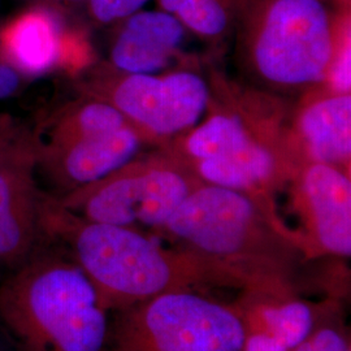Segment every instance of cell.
I'll return each instance as SVG.
<instances>
[{
    "mask_svg": "<svg viewBox=\"0 0 351 351\" xmlns=\"http://www.w3.org/2000/svg\"><path fill=\"white\" fill-rule=\"evenodd\" d=\"M159 233L242 291L297 295L308 259L274 198L207 184L190 193Z\"/></svg>",
    "mask_w": 351,
    "mask_h": 351,
    "instance_id": "cell-1",
    "label": "cell"
},
{
    "mask_svg": "<svg viewBox=\"0 0 351 351\" xmlns=\"http://www.w3.org/2000/svg\"><path fill=\"white\" fill-rule=\"evenodd\" d=\"M40 226L45 242L66 251L114 313L177 290L233 288L211 265L175 246L167 247L147 232L93 223L43 194Z\"/></svg>",
    "mask_w": 351,
    "mask_h": 351,
    "instance_id": "cell-2",
    "label": "cell"
},
{
    "mask_svg": "<svg viewBox=\"0 0 351 351\" xmlns=\"http://www.w3.org/2000/svg\"><path fill=\"white\" fill-rule=\"evenodd\" d=\"M351 30L350 0H242L233 40L241 81L274 99L326 86L330 64Z\"/></svg>",
    "mask_w": 351,
    "mask_h": 351,
    "instance_id": "cell-3",
    "label": "cell"
},
{
    "mask_svg": "<svg viewBox=\"0 0 351 351\" xmlns=\"http://www.w3.org/2000/svg\"><path fill=\"white\" fill-rule=\"evenodd\" d=\"M108 314L84 271L51 242L0 278V333L13 351H107Z\"/></svg>",
    "mask_w": 351,
    "mask_h": 351,
    "instance_id": "cell-4",
    "label": "cell"
},
{
    "mask_svg": "<svg viewBox=\"0 0 351 351\" xmlns=\"http://www.w3.org/2000/svg\"><path fill=\"white\" fill-rule=\"evenodd\" d=\"M201 184L188 162L171 149L137 156L99 181L56 198L88 221L159 232Z\"/></svg>",
    "mask_w": 351,
    "mask_h": 351,
    "instance_id": "cell-5",
    "label": "cell"
},
{
    "mask_svg": "<svg viewBox=\"0 0 351 351\" xmlns=\"http://www.w3.org/2000/svg\"><path fill=\"white\" fill-rule=\"evenodd\" d=\"M107 351H242L236 306L177 290L113 313Z\"/></svg>",
    "mask_w": 351,
    "mask_h": 351,
    "instance_id": "cell-6",
    "label": "cell"
},
{
    "mask_svg": "<svg viewBox=\"0 0 351 351\" xmlns=\"http://www.w3.org/2000/svg\"><path fill=\"white\" fill-rule=\"evenodd\" d=\"M84 93L111 103L146 139L167 141L198 125L208 110L211 85L191 69L125 75L98 68Z\"/></svg>",
    "mask_w": 351,
    "mask_h": 351,
    "instance_id": "cell-7",
    "label": "cell"
},
{
    "mask_svg": "<svg viewBox=\"0 0 351 351\" xmlns=\"http://www.w3.org/2000/svg\"><path fill=\"white\" fill-rule=\"evenodd\" d=\"M291 185L295 232L308 259L350 258V169L332 164L302 163Z\"/></svg>",
    "mask_w": 351,
    "mask_h": 351,
    "instance_id": "cell-8",
    "label": "cell"
},
{
    "mask_svg": "<svg viewBox=\"0 0 351 351\" xmlns=\"http://www.w3.org/2000/svg\"><path fill=\"white\" fill-rule=\"evenodd\" d=\"M30 137L0 158V271L16 268L45 242L40 226L43 194L37 186Z\"/></svg>",
    "mask_w": 351,
    "mask_h": 351,
    "instance_id": "cell-9",
    "label": "cell"
},
{
    "mask_svg": "<svg viewBox=\"0 0 351 351\" xmlns=\"http://www.w3.org/2000/svg\"><path fill=\"white\" fill-rule=\"evenodd\" d=\"M263 95L252 104V99L236 110L232 103L210 99L213 112L198 125L185 133L184 138L178 139V145L172 150L178 154L189 165L206 160H221L242 155L256 146L288 138V129L282 124L280 111L274 112L275 107L263 106Z\"/></svg>",
    "mask_w": 351,
    "mask_h": 351,
    "instance_id": "cell-10",
    "label": "cell"
},
{
    "mask_svg": "<svg viewBox=\"0 0 351 351\" xmlns=\"http://www.w3.org/2000/svg\"><path fill=\"white\" fill-rule=\"evenodd\" d=\"M146 141L134 126L126 125L37 156L36 168L43 171L51 184L59 189V198L130 163L138 156Z\"/></svg>",
    "mask_w": 351,
    "mask_h": 351,
    "instance_id": "cell-11",
    "label": "cell"
},
{
    "mask_svg": "<svg viewBox=\"0 0 351 351\" xmlns=\"http://www.w3.org/2000/svg\"><path fill=\"white\" fill-rule=\"evenodd\" d=\"M302 98L288 129L290 146L301 163L350 169L351 94L322 86Z\"/></svg>",
    "mask_w": 351,
    "mask_h": 351,
    "instance_id": "cell-12",
    "label": "cell"
},
{
    "mask_svg": "<svg viewBox=\"0 0 351 351\" xmlns=\"http://www.w3.org/2000/svg\"><path fill=\"white\" fill-rule=\"evenodd\" d=\"M242 293L236 304L246 333L242 351H291L335 308V304H315L297 295Z\"/></svg>",
    "mask_w": 351,
    "mask_h": 351,
    "instance_id": "cell-13",
    "label": "cell"
},
{
    "mask_svg": "<svg viewBox=\"0 0 351 351\" xmlns=\"http://www.w3.org/2000/svg\"><path fill=\"white\" fill-rule=\"evenodd\" d=\"M119 24L110 66L125 75L163 73L180 53L188 32L175 16L162 10H141Z\"/></svg>",
    "mask_w": 351,
    "mask_h": 351,
    "instance_id": "cell-14",
    "label": "cell"
},
{
    "mask_svg": "<svg viewBox=\"0 0 351 351\" xmlns=\"http://www.w3.org/2000/svg\"><path fill=\"white\" fill-rule=\"evenodd\" d=\"M69 34L51 10L29 8L1 26L0 58L21 75H43L63 62Z\"/></svg>",
    "mask_w": 351,
    "mask_h": 351,
    "instance_id": "cell-15",
    "label": "cell"
},
{
    "mask_svg": "<svg viewBox=\"0 0 351 351\" xmlns=\"http://www.w3.org/2000/svg\"><path fill=\"white\" fill-rule=\"evenodd\" d=\"M130 125L124 114L111 103L86 95L73 104L52 113L43 120L30 141L34 158L62 149L75 141L110 133Z\"/></svg>",
    "mask_w": 351,
    "mask_h": 351,
    "instance_id": "cell-16",
    "label": "cell"
},
{
    "mask_svg": "<svg viewBox=\"0 0 351 351\" xmlns=\"http://www.w3.org/2000/svg\"><path fill=\"white\" fill-rule=\"evenodd\" d=\"M194 36L213 45L232 40L242 0H158Z\"/></svg>",
    "mask_w": 351,
    "mask_h": 351,
    "instance_id": "cell-17",
    "label": "cell"
},
{
    "mask_svg": "<svg viewBox=\"0 0 351 351\" xmlns=\"http://www.w3.org/2000/svg\"><path fill=\"white\" fill-rule=\"evenodd\" d=\"M150 0H86L90 16L101 25L119 24L143 10Z\"/></svg>",
    "mask_w": 351,
    "mask_h": 351,
    "instance_id": "cell-18",
    "label": "cell"
},
{
    "mask_svg": "<svg viewBox=\"0 0 351 351\" xmlns=\"http://www.w3.org/2000/svg\"><path fill=\"white\" fill-rule=\"evenodd\" d=\"M326 86L336 93L351 94V30L339 42L329 68Z\"/></svg>",
    "mask_w": 351,
    "mask_h": 351,
    "instance_id": "cell-19",
    "label": "cell"
},
{
    "mask_svg": "<svg viewBox=\"0 0 351 351\" xmlns=\"http://www.w3.org/2000/svg\"><path fill=\"white\" fill-rule=\"evenodd\" d=\"M291 351H350V342L339 326L323 323Z\"/></svg>",
    "mask_w": 351,
    "mask_h": 351,
    "instance_id": "cell-20",
    "label": "cell"
},
{
    "mask_svg": "<svg viewBox=\"0 0 351 351\" xmlns=\"http://www.w3.org/2000/svg\"><path fill=\"white\" fill-rule=\"evenodd\" d=\"M30 137V133L23 130L7 114H0V158L23 145Z\"/></svg>",
    "mask_w": 351,
    "mask_h": 351,
    "instance_id": "cell-21",
    "label": "cell"
},
{
    "mask_svg": "<svg viewBox=\"0 0 351 351\" xmlns=\"http://www.w3.org/2000/svg\"><path fill=\"white\" fill-rule=\"evenodd\" d=\"M23 75L0 58V101L14 95L23 82Z\"/></svg>",
    "mask_w": 351,
    "mask_h": 351,
    "instance_id": "cell-22",
    "label": "cell"
},
{
    "mask_svg": "<svg viewBox=\"0 0 351 351\" xmlns=\"http://www.w3.org/2000/svg\"><path fill=\"white\" fill-rule=\"evenodd\" d=\"M0 351H13L12 348L10 346V343L1 333H0Z\"/></svg>",
    "mask_w": 351,
    "mask_h": 351,
    "instance_id": "cell-23",
    "label": "cell"
},
{
    "mask_svg": "<svg viewBox=\"0 0 351 351\" xmlns=\"http://www.w3.org/2000/svg\"><path fill=\"white\" fill-rule=\"evenodd\" d=\"M46 1H56V3H78V1H86V0H46Z\"/></svg>",
    "mask_w": 351,
    "mask_h": 351,
    "instance_id": "cell-24",
    "label": "cell"
},
{
    "mask_svg": "<svg viewBox=\"0 0 351 351\" xmlns=\"http://www.w3.org/2000/svg\"><path fill=\"white\" fill-rule=\"evenodd\" d=\"M1 277H3V272H1V271H0V278H1Z\"/></svg>",
    "mask_w": 351,
    "mask_h": 351,
    "instance_id": "cell-25",
    "label": "cell"
}]
</instances>
